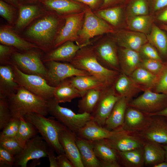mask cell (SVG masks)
I'll return each instance as SVG.
<instances>
[{"label": "cell", "instance_id": "1", "mask_svg": "<svg viewBox=\"0 0 167 167\" xmlns=\"http://www.w3.org/2000/svg\"><path fill=\"white\" fill-rule=\"evenodd\" d=\"M65 21L63 15L47 10L22 32L21 36L47 54L54 49L55 41Z\"/></svg>", "mask_w": 167, "mask_h": 167}, {"label": "cell", "instance_id": "2", "mask_svg": "<svg viewBox=\"0 0 167 167\" xmlns=\"http://www.w3.org/2000/svg\"><path fill=\"white\" fill-rule=\"evenodd\" d=\"M12 117L19 118L36 113L46 116L47 100L20 86L16 92L6 97Z\"/></svg>", "mask_w": 167, "mask_h": 167}, {"label": "cell", "instance_id": "3", "mask_svg": "<svg viewBox=\"0 0 167 167\" xmlns=\"http://www.w3.org/2000/svg\"><path fill=\"white\" fill-rule=\"evenodd\" d=\"M90 45L79 49L70 63L96 77L107 86L113 85L120 72L109 69L101 65Z\"/></svg>", "mask_w": 167, "mask_h": 167}, {"label": "cell", "instance_id": "4", "mask_svg": "<svg viewBox=\"0 0 167 167\" xmlns=\"http://www.w3.org/2000/svg\"><path fill=\"white\" fill-rule=\"evenodd\" d=\"M32 123L48 146L58 154L64 152L59 140L60 132L67 128L53 116L48 118L32 113L24 116Z\"/></svg>", "mask_w": 167, "mask_h": 167}, {"label": "cell", "instance_id": "5", "mask_svg": "<svg viewBox=\"0 0 167 167\" xmlns=\"http://www.w3.org/2000/svg\"><path fill=\"white\" fill-rule=\"evenodd\" d=\"M45 54L39 48L24 51L16 50L12 54L10 64L14 65L25 73L39 75L45 79L47 70L42 61Z\"/></svg>", "mask_w": 167, "mask_h": 167}, {"label": "cell", "instance_id": "6", "mask_svg": "<svg viewBox=\"0 0 167 167\" xmlns=\"http://www.w3.org/2000/svg\"><path fill=\"white\" fill-rule=\"evenodd\" d=\"M54 97L47 100L48 113L68 129L75 133L91 119L90 114L75 113L71 109L61 106Z\"/></svg>", "mask_w": 167, "mask_h": 167}, {"label": "cell", "instance_id": "7", "mask_svg": "<svg viewBox=\"0 0 167 167\" xmlns=\"http://www.w3.org/2000/svg\"><path fill=\"white\" fill-rule=\"evenodd\" d=\"M84 12L83 24L79 33L76 44L86 43L96 36L114 32L111 25L94 13L91 9L87 8Z\"/></svg>", "mask_w": 167, "mask_h": 167}, {"label": "cell", "instance_id": "8", "mask_svg": "<svg viewBox=\"0 0 167 167\" xmlns=\"http://www.w3.org/2000/svg\"><path fill=\"white\" fill-rule=\"evenodd\" d=\"M11 64L15 73V81L20 86L46 100L54 97L55 87L49 85L45 78L39 75L25 73L14 65Z\"/></svg>", "mask_w": 167, "mask_h": 167}, {"label": "cell", "instance_id": "9", "mask_svg": "<svg viewBox=\"0 0 167 167\" xmlns=\"http://www.w3.org/2000/svg\"><path fill=\"white\" fill-rule=\"evenodd\" d=\"M44 63L47 70L45 79L49 85L54 87L73 76L91 75L85 71L76 68L69 62L51 61Z\"/></svg>", "mask_w": 167, "mask_h": 167}, {"label": "cell", "instance_id": "10", "mask_svg": "<svg viewBox=\"0 0 167 167\" xmlns=\"http://www.w3.org/2000/svg\"><path fill=\"white\" fill-rule=\"evenodd\" d=\"M136 98L131 100L128 106L148 114H153L167 108V95L147 89Z\"/></svg>", "mask_w": 167, "mask_h": 167}, {"label": "cell", "instance_id": "11", "mask_svg": "<svg viewBox=\"0 0 167 167\" xmlns=\"http://www.w3.org/2000/svg\"><path fill=\"white\" fill-rule=\"evenodd\" d=\"M121 97L116 92L113 85L102 90L98 102L90 114L91 119L104 127L115 105Z\"/></svg>", "mask_w": 167, "mask_h": 167}, {"label": "cell", "instance_id": "12", "mask_svg": "<svg viewBox=\"0 0 167 167\" xmlns=\"http://www.w3.org/2000/svg\"><path fill=\"white\" fill-rule=\"evenodd\" d=\"M49 147L42 137L37 135L28 141L22 151L15 156L14 166L26 167L31 160L47 157Z\"/></svg>", "mask_w": 167, "mask_h": 167}, {"label": "cell", "instance_id": "13", "mask_svg": "<svg viewBox=\"0 0 167 167\" xmlns=\"http://www.w3.org/2000/svg\"><path fill=\"white\" fill-rule=\"evenodd\" d=\"M84 12V11L63 15L65 23L55 41L54 49L68 41H77L83 24Z\"/></svg>", "mask_w": 167, "mask_h": 167}, {"label": "cell", "instance_id": "14", "mask_svg": "<svg viewBox=\"0 0 167 167\" xmlns=\"http://www.w3.org/2000/svg\"><path fill=\"white\" fill-rule=\"evenodd\" d=\"M113 131L112 136L107 139L117 151L143 148L145 140L139 133L128 131L122 127Z\"/></svg>", "mask_w": 167, "mask_h": 167}, {"label": "cell", "instance_id": "15", "mask_svg": "<svg viewBox=\"0 0 167 167\" xmlns=\"http://www.w3.org/2000/svg\"><path fill=\"white\" fill-rule=\"evenodd\" d=\"M92 47L101 65L109 69L120 72L118 49L113 41L105 40Z\"/></svg>", "mask_w": 167, "mask_h": 167}, {"label": "cell", "instance_id": "16", "mask_svg": "<svg viewBox=\"0 0 167 167\" xmlns=\"http://www.w3.org/2000/svg\"><path fill=\"white\" fill-rule=\"evenodd\" d=\"M18 10V17L14 28L19 34L47 11L40 2L30 4H21Z\"/></svg>", "mask_w": 167, "mask_h": 167}, {"label": "cell", "instance_id": "17", "mask_svg": "<svg viewBox=\"0 0 167 167\" xmlns=\"http://www.w3.org/2000/svg\"><path fill=\"white\" fill-rule=\"evenodd\" d=\"M151 116L149 124L139 133L145 140L162 145L167 144V120L162 115H153Z\"/></svg>", "mask_w": 167, "mask_h": 167}, {"label": "cell", "instance_id": "18", "mask_svg": "<svg viewBox=\"0 0 167 167\" xmlns=\"http://www.w3.org/2000/svg\"><path fill=\"white\" fill-rule=\"evenodd\" d=\"M69 41L53 49L49 52L45 54L42 58L44 63L51 61L70 62L78 51L82 48L90 45L91 42L81 45L75 44Z\"/></svg>", "mask_w": 167, "mask_h": 167}, {"label": "cell", "instance_id": "19", "mask_svg": "<svg viewBox=\"0 0 167 167\" xmlns=\"http://www.w3.org/2000/svg\"><path fill=\"white\" fill-rule=\"evenodd\" d=\"M151 119L148 114L128 106L122 127L128 131L139 133L147 127Z\"/></svg>", "mask_w": 167, "mask_h": 167}, {"label": "cell", "instance_id": "20", "mask_svg": "<svg viewBox=\"0 0 167 167\" xmlns=\"http://www.w3.org/2000/svg\"><path fill=\"white\" fill-rule=\"evenodd\" d=\"M96 156L101 167H120L117 151L112 146L107 139L92 142Z\"/></svg>", "mask_w": 167, "mask_h": 167}, {"label": "cell", "instance_id": "21", "mask_svg": "<svg viewBox=\"0 0 167 167\" xmlns=\"http://www.w3.org/2000/svg\"><path fill=\"white\" fill-rule=\"evenodd\" d=\"M76 133L68 128L62 131L59 140L64 153L74 167H84L76 143Z\"/></svg>", "mask_w": 167, "mask_h": 167}, {"label": "cell", "instance_id": "22", "mask_svg": "<svg viewBox=\"0 0 167 167\" xmlns=\"http://www.w3.org/2000/svg\"><path fill=\"white\" fill-rule=\"evenodd\" d=\"M0 42L3 45L13 47L19 51L39 48L35 44L19 36L14 28L9 25H3L0 26Z\"/></svg>", "mask_w": 167, "mask_h": 167}, {"label": "cell", "instance_id": "23", "mask_svg": "<svg viewBox=\"0 0 167 167\" xmlns=\"http://www.w3.org/2000/svg\"><path fill=\"white\" fill-rule=\"evenodd\" d=\"M115 41L121 47L139 52L142 46L148 42L146 34L131 30H120L115 34Z\"/></svg>", "mask_w": 167, "mask_h": 167}, {"label": "cell", "instance_id": "24", "mask_svg": "<svg viewBox=\"0 0 167 167\" xmlns=\"http://www.w3.org/2000/svg\"><path fill=\"white\" fill-rule=\"evenodd\" d=\"M121 71L130 76L140 67L142 58L139 52L121 47L118 50Z\"/></svg>", "mask_w": 167, "mask_h": 167}, {"label": "cell", "instance_id": "25", "mask_svg": "<svg viewBox=\"0 0 167 167\" xmlns=\"http://www.w3.org/2000/svg\"><path fill=\"white\" fill-rule=\"evenodd\" d=\"M113 132V131H109L91 119L80 128L76 134L80 138L93 142L109 139L112 136Z\"/></svg>", "mask_w": 167, "mask_h": 167}, {"label": "cell", "instance_id": "26", "mask_svg": "<svg viewBox=\"0 0 167 167\" xmlns=\"http://www.w3.org/2000/svg\"><path fill=\"white\" fill-rule=\"evenodd\" d=\"M20 86L15 81L11 64L0 66V97L6 98L15 93Z\"/></svg>", "mask_w": 167, "mask_h": 167}, {"label": "cell", "instance_id": "27", "mask_svg": "<svg viewBox=\"0 0 167 167\" xmlns=\"http://www.w3.org/2000/svg\"><path fill=\"white\" fill-rule=\"evenodd\" d=\"M130 101L121 97L115 105L104 127L110 131H113L122 126L125 113Z\"/></svg>", "mask_w": 167, "mask_h": 167}, {"label": "cell", "instance_id": "28", "mask_svg": "<svg viewBox=\"0 0 167 167\" xmlns=\"http://www.w3.org/2000/svg\"><path fill=\"white\" fill-rule=\"evenodd\" d=\"M113 85L116 92L130 101L142 91L129 76L120 72Z\"/></svg>", "mask_w": 167, "mask_h": 167}, {"label": "cell", "instance_id": "29", "mask_svg": "<svg viewBox=\"0 0 167 167\" xmlns=\"http://www.w3.org/2000/svg\"><path fill=\"white\" fill-rule=\"evenodd\" d=\"M47 10L62 15L81 12V6L72 0H42L40 2Z\"/></svg>", "mask_w": 167, "mask_h": 167}, {"label": "cell", "instance_id": "30", "mask_svg": "<svg viewBox=\"0 0 167 167\" xmlns=\"http://www.w3.org/2000/svg\"><path fill=\"white\" fill-rule=\"evenodd\" d=\"M143 149L145 165L153 167L165 161V150L162 145L145 140Z\"/></svg>", "mask_w": 167, "mask_h": 167}, {"label": "cell", "instance_id": "31", "mask_svg": "<svg viewBox=\"0 0 167 167\" xmlns=\"http://www.w3.org/2000/svg\"><path fill=\"white\" fill-rule=\"evenodd\" d=\"M76 143L84 167H101L96 156L92 141L77 136Z\"/></svg>", "mask_w": 167, "mask_h": 167}, {"label": "cell", "instance_id": "32", "mask_svg": "<svg viewBox=\"0 0 167 167\" xmlns=\"http://www.w3.org/2000/svg\"><path fill=\"white\" fill-rule=\"evenodd\" d=\"M68 79L81 92L82 96L87 90H102L108 86L97 78L91 75L74 76Z\"/></svg>", "mask_w": 167, "mask_h": 167}, {"label": "cell", "instance_id": "33", "mask_svg": "<svg viewBox=\"0 0 167 167\" xmlns=\"http://www.w3.org/2000/svg\"><path fill=\"white\" fill-rule=\"evenodd\" d=\"M82 94L68 79L55 87L54 97L59 103L70 102L74 99L81 97Z\"/></svg>", "mask_w": 167, "mask_h": 167}, {"label": "cell", "instance_id": "34", "mask_svg": "<svg viewBox=\"0 0 167 167\" xmlns=\"http://www.w3.org/2000/svg\"><path fill=\"white\" fill-rule=\"evenodd\" d=\"M117 154L121 167H142L144 165L143 148L117 151Z\"/></svg>", "mask_w": 167, "mask_h": 167}, {"label": "cell", "instance_id": "35", "mask_svg": "<svg viewBox=\"0 0 167 167\" xmlns=\"http://www.w3.org/2000/svg\"><path fill=\"white\" fill-rule=\"evenodd\" d=\"M142 91L152 90L157 81L158 76L139 67L129 76Z\"/></svg>", "mask_w": 167, "mask_h": 167}, {"label": "cell", "instance_id": "36", "mask_svg": "<svg viewBox=\"0 0 167 167\" xmlns=\"http://www.w3.org/2000/svg\"><path fill=\"white\" fill-rule=\"evenodd\" d=\"M148 42L163 56H167V36L162 30L153 24L150 32L146 35Z\"/></svg>", "mask_w": 167, "mask_h": 167}, {"label": "cell", "instance_id": "37", "mask_svg": "<svg viewBox=\"0 0 167 167\" xmlns=\"http://www.w3.org/2000/svg\"><path fill=\"white\" fill-rule=\"evenodd\" d=\"M152 17L148 15L128 17V27L130 30L146 35L151 31L153 25Z\"/></svg>", "mask_w": 167, "mask_h": 167}, {"label": "cell", "instance_id": "38", "mask_svg": "<svg viewBox=\"0 0 167 167\" xmlns=\"http://www.w3.org/2000/svg\"><path fill=\"white\" fill-rule=\"evenodd\" d=\"M101 90L91 89L86 91L78 102L79 113L91 114L99 99Z\"/></svg>", "mask_w": 167, "mask_h": 167}, {"label": "cell", "instance_id": "39", "mask_svg": "<svg viewBox=\"0 0 167 167\" xmlns=\"http://www.w3.org/2000/svg\"><path fill=\"white\" fill-rule=\"evenodd\" d=\"M95 14L110 25L115 27L120 24L123 17L122 9L120 7L102 9Z\"/></svg>", "mask_w": 167, "mask_h": 167}, {"label": "cell", "instance_id": "40", "mask_svg": "<svg viewBox=\"0 0 167 167\" xmlns=\"http://www.w3.org/2000/svg\"><path fill=\"white\" fill-rule=\"evenodd\" d=\"M19 119L20 123L16 137L24 145L28 141L37 135L38 132L35 127L26 120L24 117Z\"/></svg>", "mask_w": 167, "mask_h": 167}, {"label": "cell", "instance_id": "41", "mask_svg": "<svg viewBox=\"0 0 167 167\" xmlns=\"http://www.w3.org/2000/svg\"><path fill=\"white\" fill-rule=\"evenodd\" d=\"M18 14V8L2 0H0V15L14 28Z\"/></svg>", "mask_w": 167, "mask_h": 167}, {"label": "cell", "instance_id": "42", "mask_svg": "<svg viewBox=\"0 0 167 167\" xmlns=\"http://www.w3.org/2000/svg\"><path fill=\"white\" fill-rule=\"evenodd\" d=\"M24 146L16 137L0 139V147L15 156L22 151Z\"/></svg>", "mask_w": 167, "mask_h": 167}, {"label": "cell", "instance_id": "43", "mask_svg": "<svg viewBox=\"0 0 167 167\" xmlns=\"http://www.w3.org/2000/svg\"><path fill=\"white\" fill-rule=\"evenodd\" d=\"M149 10L146 0H134L127 9L128 17L148 15Z\"/></svg>", "mask_w": 167, "mask_h": 167}, {"label": "cell", "instance_id": "44", "mask_svg": "<svg viewBox=\"0 0 167 167\" xmlns=\"http://www.w3.org/2000/svg\"><path fill=\"white\" fill-rule=\"evenodd\" d=\"M20 123L19 118L12 117L0 133V139L16 137Z\"/></svg>", "mask_w": 167, "mask_h": 167}, {"label": "cell", "instance_id": "45", "mask_svg": "<svg viewBox=\"0 0 167 167\" xmlns=\"http://www.w3.org/2000/svg\"><path fill=\"white\" fill-rule=\"evenodd\" d=\"M165 62L151 59L142 58L140 67L158 76L163 70Z\"/></svg>", "mask_w": 167, "mask_h": 167}, {"label": "cell", "instance_id": "46", "mask_svg": "<svg viewBox=\"0 0 167 167\" xmlns=\"http://www.w3.org/2000/svg\"><path fill=\"white\" fill-rule=\"evenodd\" d=\"M12 118L6 97H0V130H2Z\"/></svg>", "mask_w": 167, "mask_h": 167}, {"label": "cell", "instance_id": "47", "mask_svg": "<svg viewBox=\"0 0 167 167\" xmlns=\"http://www.w3.org/2000/svg\"><path fill=\"white\" fill-rule=\"evenodd\" d=\"M139 52L142 58L154 59L163 62L157 50L148 42L142 46Z\"/></svg>", "mask_w": 167, "mask_h": 167}, {"label": "cell", "instance_id": "48", "mask_svg": "<svg viewBox=\"0 0 167 167\" xmlns=\"http://www.w3.org/2000/svg\"><path fill=\"white\" fill-rule=\"evenodd\" d=\"M152 90L167 95V62H165L164 67L158 76L156 83Z\"/></svg>", "mask_w": 167, "mask_h": 167}, {"label": "cell", "instance_id": "49", "mask_svg": "<svg viewBox=\"0 0 167 167\" xmlns=\"http://www.w3.org/2000/svg\"><path fill=\"white\" fill-rule=\"evenodd\" d=\"M18 50L15 48L1 44H0V63L1 65L10 64L13 53Z\"/></svg>", "mask_w": 167, "mask_h": 167}, {"label": "cell", "instance_id": "50", "mask_svg": "<svg viewBox=\"0 0 167 167\" xmlns=\"http://www.w3.org/2000/svg\"><path fill=\"white\" fill-rule=\"evenodd\" d=\"M15 156L0 147V167H11L14 166Z\"/></svg>", "mask_w": 167, "mask_h": 167}, {"label": "cell", "instance_id": "51", "mask_svg": "<svg viewBox=\"0 0 167 167\" xmlns=\"http://www.w3.org/2000/svg\"><path fill=\"white\" fill-rule=\"evenodd\" d=\"M57 159L58 167H74L64 152L58 154Z\"/></svg>", "mask_w": 167, "mask_h": 167}, {"label": "cell", "instance_id": "52", "mask_svg": "<svg viewBox=\"0 0 167 167\" xmlns=\"http://www.w3.org/2000/svg\"><path fill=\"white\" fill-rule=\"evenodd\" d=\"M54 152L49 147L47 151V157L48 158L50 167H58L57 156H55Z\"/></svg>", "mask_w": 167, "mask_h": 167}, {"label": "cell", "instance_id": "53", "mask_svg": "<svg viewBox=\"0 0 167 167\" xmlns=\"http://www.w3.org/2000/svg\"><path fill=\"white\" fill-rule=\"evenodd\" d=\"M153 10L158 11L167 6V0H153Z\"/></svg>", "mask_w": 167, "mask_h": 167}, {"label": "cell", "instance_id": "54", "mask_svg": "<svg viewBox=\"0 0 167 167\" xmlns=\"http://www.w3.org/2000/svg\"><path fill=\"white\" fill-rule=\"evenodd\" d=\"M73 1H77L84 3L91 8H95L97 5L99 0H72Z\"/></svg>", "mask_w": 167, "mask_h": 167}, {"label": "cell", "instance_id": "55", "mask_svg": "<svg viewBox=\"0 0 167 167\" xmlns=\"http://www.w3.org/2000/svg\"><path fill=\"white\" fill-rule=\"evenodd\" d=\"M157 19L163 22H167V8L161 12L157 16Z\"/></svg>", "mask_w": 167, "mask_h": 167}, {"label": "cell", "instance_id": "56", "mask_svg": "<svg viewBox=\"0 0 167 167\" xmlns=\"http://www.w3.org/2000/svg\"><path fill=\"white\" fill-rule=\"evenodd\" d=\"M119 0H104L102 9L106 8L110 5L118 2Z\"/></svg>", "mask_w": 167, "mask_h": 167}, {"label": "cell", "instance_id": "57", "mask_svg": "<svg viewBox=\"0 0 167 167\" xmlns=\"http://www.w3.org/2000/svg\"><path fill=\"white\" fill-rule=\"evenodd\" d=\"M18 8L21 4L19 0H2Z\"/></svg>", "mask_w": 167, "mask_h": 167}, {"label": "cell", "instance_id": "58", "mask_svg": "<svg viewBox=\"0 0 167 167\" xmlns=\"http://www.w3.org/2000/svg\"><path fill=\"white\" fill-rule=\"evenodd\" d=\"M42 0H19L21 4H30L39 3Z\"/></svg>", "mask_w": 167, "mask_h": 167}, {"label": "cell", "instance_id": "59", "mask_svg": "<svg viewBox=\"0 0 167 167\" xmlns=\"http://www.w3.org/2000/svg\"><path fill=\"white\" fill-rule=\"evenodd\" d=\"M150 116L153 115H160L164 116L167 120V108L165 109L158 112L149 115Z\"/></svg>", "mask_w": 167, "mask_h": 167}, {"label": "cell", "instance_id": "60", "mask_svg": "<svg viewBox=\"0 0 167 167\" xmlns=\"http://www.w3.org/2000/svg\"><path fill=\"white\" fill-rule=\"evenodd\" d=\"M153 167H167V162L162 161L154 165Z\"/></svg>", "mask_w": 167, "mask_h": 167}, {"label": "cell", "instance_id": "61", "mask_svg": "<svg viewBox=\"0 0 167 167\" xmlns=\"http://www.w3.org/2000/svg\"><path fill=\"white\" fill-rule=\"evenodd\" d=\"M39 159H33L34 161H32V162L31 163V165L30 166L34 167L35 165L36 166L37 165H39V164H40Z\"/></svg>", "mask_w": 167, "mask_h": 167}, {"label": "cell", "instance_id": "62", "mask_svg": "<svg viewBox=\"0 0 167 167\" xmlns=\"http://www.w3.org/2000/svg\"><path fill=\"white\" fill-rule=\"evenodd\" d=\"M162 146L165 150V161L167 162V144L162 145Z\"/></svg>", "mask_w": 167, "mask_h": 167}, {"label": "cell", "instance_id": "63", "mask_svg": "<svg viewBox=\"0 0 167 167\" xmlns=\"http://www.w3.org/2000/svg\"><path fill=\"white\" fill-rule=\"evenodd\" d=\"M161 26V28L167 32V24H163Z\"/></svg>", "mask_w": 167, "mask_h": 167}]
</instances>
